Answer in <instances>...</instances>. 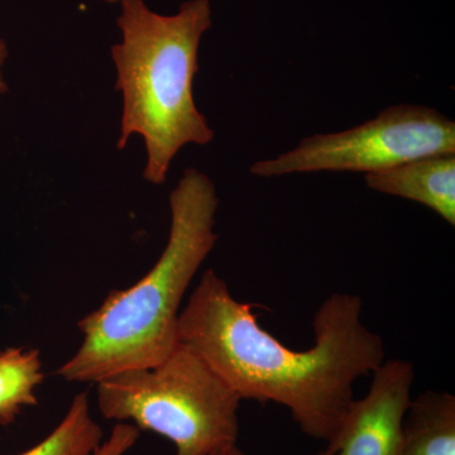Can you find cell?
<instances>
[{
    "label": "cell",
    "instance_id": "1",
    "mask_svg": "<svg viewBox=\"0 0 455 455\" xmlns=\"http://www.w3.org/2000/svg\"><path fill=\"white\" fill-rule=\"evenodd\" d=\"M252 307L206 269L180 311L179 343L242 401L283 406L305 435L329 442L355 398V383L385 362L381 335L364 325L363 301L349 292L329 296L314 315L307 350L265 331Z\"/></svg>",
    "mask_w": 455,
    "mask_h": 455
},
{
    "label": "cell",
    "instance_id": "2",
    "mask_svg": "<svg viewBox=\"0 0 455 455\" xmlns=\"http://www.w3.org/2000/svg\"><path fill=\"white\" fill-rule=\"evenodd\" d=\"M217 188L196 169L170 194L166 247L133 286L113 291L79 322V349L57 370L68 382L94 383L160 364L179 346V316L188 286L217 244Z\"/></svg>",
    "mask_w": 455,
    "mask_h": 455
},
{
    "label": "cell",
    "instance_id": "3",
    "mask_svg": "<svg viewBox=\"0 0 455 455\" xmlns=\"http://www.w3.org/2000/svg\"><path fill=\"white\" fill-rule=\"evenodd\" d=\"M119 5L121 41L112 47L116 89L122 95L116 147L124 149L132 137H140L147 155L143 178L163 185L185 146L214 140L194 98L200 42L212 27V5L209 0H187L171 16L152 11L145 0H121Z\"/></svg>",
    "mask_w": 455,
    "mask_h": 455
},
{
    "label": "cell",
    "instance_id": "4",
    "mask_svg": "<svg viewBox=\"0 0 455 455\" xmlns=\"http://www.w3.org/2000/svg\"><path fill=\"white\" fill-rule=\"evenodd\" d=\"M108 420L133 421L175 445L173 455H211L238 444L241 397L179 343L160 364L98 382Z\"/></svg>",
    "mask_w": 455,
    "mask_h": 455
},
{
    "label": "cell",
    "instance_id": "5",
    "mask_svg": "<svg viewBox=\"0 0 455 455\" xmlns=\"http://www.w3.org/2000/svg\"><path fill=\"white\" fill-rule=\"evenodd\" d=\"M435 155H455V123L433 108L403 104L358 127L307 137L291 151L257 161L250 172L263 179L323 171L366 175Z\"/></svg>",
    "mask_w": 455,
    "mask_h": 455
},
{
    "label": "cell",
    "instance_id": "6",
    "mask_svg": "<svg viewBox=\"0 0 455 455\" xmlns=\"http://www.w3.org/2000/svg\"><path fill=\"white\" fill-rule=\"evenodd\" d=\"M414 379L411 362H383L372 373L370 390L352 401L339 427L317 455H405L403 424Z\"/></svg>",
    "mask_w": 455,
    "mask_h": 455
},
{
    "label": "cell",
    "instance_id": "7",
    "mask_svg": "<svg viewBox=\"0 0 455 455\" xmlns=\"http://www.w3.org/2000/svg\"><path fill=\"white\" fill-rule=\"evenodd\" d=\"M368 188L421 204L455 226V155L425 156L366 173Z\"/></svg>",
    "mask_w": 455,
    "mask_h": 455
},
{
    "label": "cell",
    "instance_id": "8",
    "mask_svg": "<svg viewBox=\"0 0 455 455\" xmlns=\"http://www.w3.org/2000/svg\"><path fill=\"white\" fill-rule=\"evenodd\" d=\"M405 455H455V396L425 391L411 397L403 424Z\"/></svg>",
    "mask_w": 455,
    "mask_h": 455
},
{
    "label": "cell",
    "instance_id": "9",
    "mask_svg": "<svg viewBox=\"0 0 455 455\" xmlns=\"http://www.w3.org/2000/svg\"><path fill=\"white\" fill-rule=\"evenodd\" d=\"M40 352L14 347L0 352V425L16 420L23 409L37 405L44 381Z\"/></svg>",
    "mask_w": 455,
    "mask_h": 455
},
{
    "label": "cell",
    "instance_id": "10",
    "mask_svg": "<svg viewBox=\"0 0 455 455\" xmlns=\"http://www.w3.org/2000/svg\"><path fill=\"white\" fill-rule=\"evenodd\" d=\"M101 443L103 430L90 412L88 392H80L55 429L18 455H92Z\"/></svg>",
    "mask_w": 455,
    "mask_h": 455
},
{
    "label": "cell",
    "instance_id": "11",
    "mask_svg": "<svg viewBox=\"0 0 455 455\" xmlns=\"http://www.w3.org/2000/svg\"><path fill=\"white\" fill-rule=\"evenodd\" d=\"M140 430L131 423H116L108 439L92 455H124L136 445Z\"/></svg>",
    "mask_w": 455,
    "mask_h": 455
},
{
    "label": "cell",
    "instance_id": "12",
    "mask_svg": "<svg viewBox=\"0 0 455 455\" xmlns=\"http://www.w3.org/2000/svg\"><path fill=\"white\" fill-rule=\"evenodd\" d=\"M8 59L7 42L0 37V92L5 89L4 76H3V68H4L5 61Z\"/></svg>",
    "mask_w": 455,
    "mask_h": 455
},
{
    "label": "cell",
    "instance_id": "13",
    "mask_svg": "<svg viewBox=\"0 0 455 455\" xmlns=\"http://www.w3.org/2000/svg\"><path fill=\"white\" fill-rule=\"evenodd\" d=\"M211 455H244L238 444L230 445V447L220 449Z\"/></svg>",
    "mask_w": 455,
    "mask_h": 455
},
{
    "label": "cell",
    "instance_id": "14",
    "mask_svg": "<svg viewBox=\"0 0 455 455\" xmlns=\"http://www.w3.org/2000/svg\"><path fill=\"white\" fill-rule=\"evenodd\" d=\"M101 2L108 3V4H119L121 0H101Z\"/></svg>",
    "mask_w": 455,
    "mask_h": 455
}]
</instances>
